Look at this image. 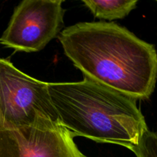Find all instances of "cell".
Returning <instances> with one entry per match:
<instances>
[{"label": "cell", "mask_w": 157, "mask_h": 157, "mask_svg": "<svg viewBox=\"0 0 157 157\" xmlns=\"http://www.w3.org/2000/svg\"><path fill=\"white\" fill-rule=\"evenodd\" d=\"M59 122L73 136L131 150L148 130L136 100L94 81L48 83Z\"/></svg>", "instance_id": "obj_2"}, {"label": "cell", "mask_w": 157, "mask_h": 157, "mask_svg": "<svg viewBox=\"0 0 157 157\" xmlns=\"http://www.w3.org/2000/svg\"><path fill=\"white\" fill-rule=\"evenodd\" d=\"M96 18L109 21L122 19L136 8V0H83Z\"/></svg>", "instance_id": "obj_6"}, {"label": "cell", "mask_w": 157, "mask_h": 157, "mask_svg": "<svg viewBox=\"0 0 157 157\" xmlns=\"http://www.w3.org/2000/svg\"><path fill=\"white\" fill-rule=\"evenodd\" d=\"M0 157H87L60 123L0 130Z\"/></svg>", "instance_id": "obj_5"}, {"label": "cell", "mask_w": 157, "mask_h": 157, "mask_svg": "<svg viewBox=\"0 0 157 157\" xmlns=\"http://www.w3.org/2000/svg\"><path fill=\"white\" fill-rule=\"evenodd\" d=\"M130 150L136 157H157V133L146 130L137 145Z\"/></svg>", "instance_id": "obj_7"}, {"label": "cell", "mask_w": 157, "mask_h": 157, "mask_svg": "<svg viewBox=\"0 0 157 157\" xmlns=\"http://www.w3.org/2000/svg\"><path fill=\"white\" fill-rule=\"evenodd\" d=\"M62 0H24L14 10L0 44L17 52L41 51L64 26Z\"/></svg>", "instance_id": "obj_4"}, {"label": "cell", "mask_w": 157, "mask_h": 157, "mask_svg": "<svg viewBox=\"0 0 157 157\" xmlns=\"http://www.w3.org/2000/svg\"><path fill=\"white\" fill-rule=\"evenodd\" d=\"M48 86L0 58V130L60 123Z\"/></svg>", "instance_id": "obj_3"}, {"label": "cell", "mask_w": 157, "mask_h": 157, "mask_svg": "<svg viewBox=\"0 0 157 157\" xmlns=\"http://www.w3.org/2000/svg\"><path fill=\"white\" fill-rule=\"evenodd\" d=\"M66 56L84 78L137 100L149 99L156 87L157 54L114 22H78L58 35Z\"/></svg>", "instance_id": "obj_1"}]
</instances>
